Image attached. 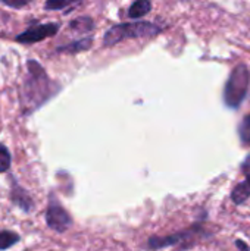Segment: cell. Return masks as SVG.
<instances>
[{
  "mask_svg": "<svg viewBox=\"0 0 250 251\" xmlns=\"http://www.w3.org/2000/svg\"><path fill=\"white\" fill-rule=\"evenodd\" d=\"M240 138L245 146H250V115L245 116L240 125Z\"/></svg>",
  "mask_w": 250,
  "mask_h": 251,
  "instance_id": "obj_10",
  "label": "cell"
},
{
  "mask_svg": "<svg viewBox=\"0 0 250 251\" xmlns=\"http://www.w3.org/2000/svg\"><path fill=\"white\" fill-rule=\"evenodd\" d=\"M250 75L245 65H239L233 69L225 88H224V103L230 109H237L245 100L249 90Z\"/></svg>",
  "mask_w": 250,
  "mask_h": 251,
  "instance_id": "obj_2",
  "label": "cell"
},
{
  "mask_svg": "<svg viewBox=\"0 0 250 251\" xmlns=\"http://www.w3.org/2000/svg\"><path fill=\"white\" fill-rule=\"evenodd\" d=\"M80 0H47L46 1V9H50V10H60V9H65L74 3H77Z\"/></svg>",
  "mask_w": 250,
  "mask_h": 251,
  "instance_id": "obj_11",
  "label": "cell"
},
{
  "mask_svg": "<svg viewBox=\"0 0 250 251\" xmlns=\"http://www.w3.org/2000/svg\"><path fill=\"white\" fill-rule=\"evenodd\" d=\"M91 43L93 40L91 38H83V40H78L75 43H71L68 46H62L57 49V51H65V53H78V51H83V50H88L91 47Z\"/></svg>",
  "mask_w": 250,
  "mask_h": 251,
  "instance_id": "obj_7",
  "label": "cell"
},
{
  "mask_svg": "<svg viewBox=\"0 0 250 251\" xmlns=\"http://www.w3.org/2000/svg\"><path fill=\"white\" fill-rule=\"evenodd\" d=\"M236 244H237V246H239V247H240V249H242L243 251H248V247H246V246H245V244H243L242 241H237Z\"/></svg>",
  "mask_w": 250,
  "mask_h": 251,
  "instance_id": "obj_15",
  "label": "cell"
},
{
  "mask_svg": "<svg viewBox=\"0 0 250 251\" xmlns=\"http://www.w3.org/2000/svg\"><path fill=\"white\" fill-rule=\"evenodd\" d=\"M1 3L10 6V7H15V9H19V7H24L29 0H0Z\"/></svg>",
  "mask_w": 250,
  "mask_h": 251,
  "instance_id": "obj_14",
  "label": "cell"
},
{
  "mask_svg": "<svg viewBox=\"0 0 250 251\" xmlns=\"http://www.w3.org/2000/svg\"><path fill=\"white\" fill-rule=\"evenodd\" d=\"M249 197H250V174L246 176V179H245L242 184H239V185L233 190V193H231V200H233L236 204H242V203H245Z\"/></svg>",
  "mask_w": 250,
  "mask_h": 251,
  "instance_id": "obj_5",
  "label": "cell"
},
{
  "mask_svg": "<svg viewBox=\"0 0 250 251\" xmlns=\"http://www.w3.org/2000/svg\"><path fill=\"white\" fill-rule=\"evenodd\" d=\"M10 168V154L6 147L0 146V172H6Z\"/></svg>",
  "mask_w": 250,
  "mask_h": 251,
  "instance_id": "obj_13",
  "label": "cell"
},
{
  "mask_svg": "<svg viewBox=\"0 0 250 251\" xmlns=\"http://www.w3.org/2000/svg\"><path fill=\"white\" fill-rule=\"evenodd\" d=\"M150 9H152L150 0H136L131 4V7L128 9V16L137 19V18H141V16L147 15L150 12Z\"/></svg>",
  "mask_w": 250,
  "mask_h": 251,
  "instance_id": "obj_6",
  "label": "cell"
},
{
  "mask_svg": "<svg viewBox=\"0 0 250 251\" xmlns=\"http://www.w3.org/2000/svg\"><path fill=\"white\" fill-rule=\"evenodd\" d=\"M161 31L159 26H156L152 22H134V24H119L112 26L106 31L103 37V46H115L119 41H124L127 38H140V37H153Z\"/></svg>",
  "mask_w": 250,
  "mask_h": 251,
  "instance_id": "obj_1",
  "label": "cell"
},
{
  "mask_svg": "<svg viewBox=\"0 0 250 251\" xmlns=\"http://www.w3.org/2000/svg\"><path fill=\"white\" fill-rule=\"evenodd\" d=\"M13 200L16 201V204L19 207H22L24 210H29L32 207V201L29 200V197L21 190V196H19V191L18 193H13Z\"/></svg>",
  "mask_w": 250,
  "mask_h": 251,
  "instance_id": "obj_12",
  "label": "cell"
},
{
  "mask_svg": "<svg viewBox=\"0 0 250 251\" xmlns=\"http://www.w3.org/2000/svg\"><path fill=\"white\" fill-rule=\"evenodd\" d=\"M46 221H47V225L57 232L66 231L72 224L68 212L57 201H53V200L49 204V209L46 213Z\"/></svg>",
  "mask_w": 250,
  "mask_h": 251,
  "instance_id": "obj_3",
  "label": "cell"
},
{
  "mask_svg": "<svg viewBox=\"0 0 250 251\" xmlns=\"http://www.w3.org/2000/svg\"><path fill=\"white\" fill-rule=\"evenodd\" d=\"M59 25L57 24H44V25H37L32 26L29 29H27L25 32L19 34L16 37V41L19 43H25V44H31V43H37L41 41L47 37H52L57 32Z\"/></svg>",
  "mask_w": 250,
  "mask_h": 251,
  "instance_id": "obj_4",
  "label": "cell"
},
{
  "mask_svg": "<svg viewBox=\"0 0 250 251\" xmlns=\"http://www.w3.org/2000/svg\"><path fill=\"white\" fill-rule=\"evenodd\" d=\"M19 241V237L15 232L10 231H1L0 232V251L6 250L9 247H12L13 244H16Z\"/></svg>",
  "mask_w": 250,
  "mask_h": 251,
  "instance_id": "obj_9",
  "label": "cell"
},
{
  "mask_svg": "<svg viewBox=\"0 0 250 251\" xmlns=\"http://www.w3.org/2000/svg\"><path fill=\"white\" fill-rule=\"evenodd\" d=\"M71 29L74 31H78V32H87V31H91L93 29V21L87 16H83V18H77L74 19L71 24H69Z\"/></svg>",
  "mask_w": 250,
  "mask_h": 251,
  "instance_id": "obj_8",
  "label": "cell"
}]
</instances>
